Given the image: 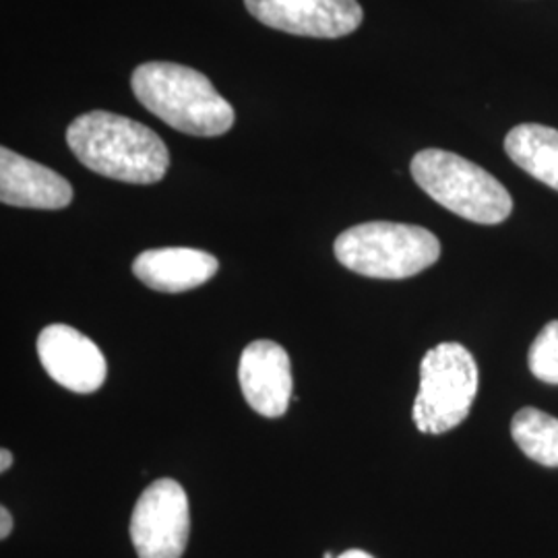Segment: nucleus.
<instances>
[{
  "mask_svg": "<svg viewBox=\"0 0 558 558\" xmlns=\"http://www.w3.org/2000/svg\"><path fill=\"white\" fill-rule=\"evenodd\" d=\"M13 532V518L9 513L7 507L0 509V538H9V534Z\"/></svg>",
  "mask_w": 558,
  "mask_h": 558,
  "instance_id": "nucleus-15",
  "label": "nucleus"
},
{
  "mask_svg": "<svg viewBox=\"0 0 558 558\" xmlns=\"http://www.w3.org/2000/svg\"><path fill=\"white\" fill-rule=\"evenodd\" d=\"M420 189L463 220L495 226L513 211L509 191L478 163L442 149H424L410 163Z\"/></svg>",
  "mask_w": 558,
  "mask_h": 558,
  "instance_id": "nucleus-4",
  "label": "nucleus"
},
{
  "mask_svg": "<svg viewBox=\"0 0 558 558\" xmlns=\"http://www.w3.org/2000/svg\"><path fill=\"white\" fill-rule=\"evenodd\" d=\"M511 435L532 461L558 468V420L555 416L536 408H523L513 416Z\"/></svg>",
  "mask_w": 558,
  "mask_h": 558,
  "instance_id": "nucleus-13",
  "label": "nucleus"
},
{
  "mask_svg": "<svg viewBox=\"0 0 558 558\" xmlns=\"http://www.w3.org/2000/svg\"><path fill=\"white\" fill-rule=\"evenodd\" d=\"M338 558H375L371 557L368 553H364V550H348V553H343V555H339Z\"/></svg>",
  "mask_w": 558,
  "mask_h": 558,
  "instance_id": "nucleus-17",
  "label": "nucleus"
},
{
  "mask_svg": "<svg viewBox=\"0 0 558 558\" xmlns=\"http://www.w3.org/2000/svg\"><path fill=\"white\" fill-rule=\"evenodd\" d=\"M240 389L248 405L265 418H279L292 399V364L288 352L269 339L244 348L239 364Z\"/></svg>",
  "mask_w": 558,
  "mask_h": 558,
  "instance_id": "nucleus-9",
  "label": "nucleus"
},
{
  "mask_svg": "<svg viewBox=\"0 0 558 558\" xmlns=\"http://www.w3.org/2000/svg\"><path fill=\"white\" fill-rule=\"evenodd\" d=\"M140 558H180L191 536V509L177 480L151 482L141 495L129 525Z\"/></svg>",
  "mask_w": 558,
  "mask_h": 558,
  "instance_id": "nucleus-6",
  "label": "nucleus"
},
{
  "mask_svg": "<svg viewBox=\"0 0 558 558\" xmlns=\"http://www.w3.org/2000/svg\"><path fill=\"white\" fill-rule=\"evenodd\" d=\"M218 269L220 260L214 255L186 246L151 248L141 253L133 263V274L141 283L163 294H180L199 288L214 278Z\"/></svg>",
  "mask_w": 558,
  "mask_h": 558,
  "instance_id": "nucleus-11",
  "label": "nucleus"
},
{
  "mask_svg": "<svg viewBox=\"0 0 558 558\" xmlns=\"http://www.w3.org/2000/svg\"><path fill=\"white\" fill-rule=\"evenodd\" d=\"M11 465H13V456H11V451H9V449H2V451H0V472L4 474Z\"/></svg>",
  "mask_w": 558,
  "mask_h": 558,
  "instance_id": "nucleus-16",
  "label": "nucleus"
},
{
  "mask_svg": "<svg viewBox=\"0 0 558 558\" xmlns=\"http://www.w3.org/2000/svg\"><path fill=\"white\" fill-rule=\"evenodd\" d=\"M527 364L536 379L558 385V320H550L534 339Z\"/></svg>",
  "mask_w": 558,
  "mask_h": 558,
  "instance_id": "nucleus-14",
  "label": "nucleus"
},
{
  "mask_svg": "<svg viewBox=\"0 0 558 558\" xmlns=\"http://www.w3.org/2000/svg\"><path fill=\"white\" fill-rule=\"evenodd\" d=\"M38 356L50 379L81 396L98 391L108 375L100 348L69 325H48L41 329Z\"/></svg>",
  "mask_w": 558,
  "mask_h": 558,
  "instance_id": "nucleus-8",
  "label": "nucleus"
},
{
  "mask_svg": "<svg viewBox=\"0 0 558 558\" xmlns=\"http://www.w3.org/2000/svg\"><path fill=\"white\" fill-rule=\"evenodd\" d=\"M0 201L25 209H64L73 201L71 182L59 172L27 160L9 147L0 149Z\"/></svg>",
  "mask_w": 558,
  "mask_h": 558,
  "instance_id": "nucleus-10",
  "label": "nucleus"
},
{
  "mask_svg": "<svg viewBox=\"0 0 558 558\" xmlns=\"http://www.w3.org/2000/svg\"><path fill=\"white\" fill-rule=\"evenodd\" d=\"M141 106L193 137L226 135L236 120L232 104L203 73L179 62H145L131 77Z\"/></svg>",
  "mask_w": 558,
  "mask_h": 558,
  "instance_id": "nucleus-2",
  "label": "nucleus"
},
{
  "mask_svg": "<svg viewBox=\"0 0 558 558\" xmlns=\"http://www.w3.org/2000/svg\"><path fill=\"white\" fill-rule=\"evenodd\" d=\"M333 251L343 267L364 278L405 279L439 260L440 242L420 226L368 221L341 232Z\"/></svg>",
  "mask_w": 558,
  "mask_h": 558,
  "instance_id": "nucleus-3",
  "label": "nucleus"
},
{
  "mask_svg": "<svg viewBox=\"0 0 558 558\" xmlns=\"http://www.w3.org/2000/svg\"><path fill=\"white\" fill-rule=\"evenodd\" d=\"M244 7L263 25L306 38H343L364 20L359 0H244Z\"/></svg>",
  "mask_w": 558,
  "mask_h": 558,
  "instance_id": "nucleus-7",
  "label": "nucleus"
},
{
  "mask_svg": "<svg viewBox=\"0 0 558 558\" xmlns=\"http://www.w3.org/2000/svg\"><path fill=\"white\" fill-rule=\"evenodd\" d=\"M505 151L523 172L558 191V131L542 124H519L509 131Z\"/></svg>",
  "mask_w": 558,
  "mask_h": 558,
  "instance_id": "nucleus-12",
  "label": "nucleus"
},
{
  "mask_svg": "<svg viewBox=\"0 0 558 558\" xmlns=\"http://www.w3.org/2000/svg\"><path fill=\"white\" fill-rule=\"evenodd\" d=\"M66 143L85 168L129 184H156L170 166L168 147L156 131L106 110L73 120Z\"/></svg>",
  "mask_w": 558,
  "mask_h": 558,
  "instance_id": "nucleus-1",
  "label": "nucleus"
},
{
  "mask_svg": "<svg viewBox=\"0 0 558 558\" xmlns=\"http://www.w3.org/2000/svg\"><path fill=\"white\" fill-rule=\"evenodd\" d=\"M478 393L476 360L461 343H439L420 362L412 418L420 433L442 435L468 418Z\"/></svg>",
  "mask_w": 558,
  "mask_h": 558,
  "instance_id": "nucleus-5",
  "label": "nucleus"
}]
</instances>
